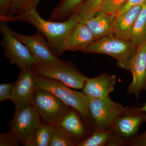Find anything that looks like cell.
Wrapping results in <instances>:
<instances>
[{
  "label": "cell",
  "instance_id": "1",
  "mask_svg": "<svg viewBox=\"0 0 146 146\" xmlns=\"http://www.w3.org/2000/svg\"><path fill=\"white\" fill-rule=\"evenodd\" d=\"M0 20L7 23L19 21L31 24L46 37L53 54L58 58L67 50L69 32L80 22L79 16L76 13L65 21H46L39 16L36 9L13 17L0 18Z\"/></svg>",
  "mask_w": 146,
  "mask_h": 146
},
{
  "label": "cell",
  "instance_id": "2",
  "mask_svg": "<svg viewBox=\"0 0 146 146\" xmlns=\"http://www.w3.org/2000/svg\"><path fill=\"white\" fill-rule=\"evenodd\" d=\"M35 78L36 90H46L55 94L66 104L76 110L81 116L87 129L94 131V122L89 110V100L83 93L73 90L58 80L35 74Z\"/></svg>",
  "mask_w": 146,
  "mask_h": 146
},
{
  "label": "cell",
  "instance_id": "3",
  "mask_svg": "<svg viewBox=\"0 0 146 146\" xmlns=\"http://www.w3.org/2000/svg\"><path fill=\"white\" fill-rule=\"evenodd\" d=\"M137 48L130 40L110 34L96 39L81 51L87 53L108 55L117 60L119 67L130 70L131 62Z\"/></svg>",
  "mask_w": 146,
  "mask_h": 146
},
{
  "label": "cell",
  "instance_id": "4",
  "mask_svg": "<svg viewBox=\"0 0 146 146\" xmlns=\"http://www.w3.org/2000/svg\"><path fill=\"white\" fill-rule=\"evenodd\" d=\"M32 70L35 74L58 80L75 89H83L87 78L71 61L36 64Z\"/></svg>",
  "mask_w": 146,
  "mask_h": 146
},
{
  "label": "cell",
  "instance_id": "5",
  "mask_svg": "<svg viewBox=\"0 0 146 146\" xmlns=\"http://www.w3.org/2000/svg\"><path fill=\"white\" fill-rule=\"evenodd\" d=\"M31 104L45 123L58 124L72 108L50 91L37 89Z\"/></svg>",
  "mask_w": 146,
  "mask_h": 146
},
{
  "label": "cell",
  "instance_id": "6",
  "mask_svg": "<svg viewBox=\"0 0 146 146\" xmlns=\"http://www.w3.org/2000/svg\"><path fill=\"white\" fill-rule=\"evenodd\" d=\"M0 31L3 36L1 45L4 55L11 63L21 70L32 69L37 64L26 46L12 34L7 23L1 21Z\"/></svg>",
  "mask_w": 146,
  "mask_h": 146
},
{
  "label": "cell",
  "instance_id": "7",
  "mask_svg": "<svg viewBox=\"0 0 146 146\" xmlns=\"http://www.w3.org/2000/svg\"><path fill=\"white\" fill-rule=\"evenodd\" d=\"M89 108L94 131H96L108 130L118 118L129 110L113 101L109 97L89 100Z\"/></svg>",
  "mask_w": 146,
  "mask_h": 146
},
{
  "label": "cell",
  "instance_id": "8",
  "mask_svg": "<svg viewBox=\"0 0 146 146\" xmlns=\"http://www.w3.org/2000/svg\"><path fill=\"white\" fill-rule=\"evenodd\" d=\"M40 116L31 104L18 112H15L9 126L20 143L26 146L31 141L40 125Z\"/></svg>",
  "mask_w": 146,
  "mask_h": 146
},
{
  "label": "cell",
  "instance_id": "9",
  "mask_svg": "<svg viewBox=\"0 0 146 146\" xmlns=\"http://www.w3.org/2000/svg\"><path fill=\"white\" fill-rule=\"evenodd\" d=\"M36 91L35 74L31 69L21 70L11 94L10 100L18 112L31 104Z\"/></svg>",
  "mask_w": 146,
  "mask_h": 146
},
{
  "label": "cell",
  "instance_id": "10",
  "mask_svg": "<svg viewBox=\"0 0 146 146\" xmlns=\"http://www.w3.org/2000/svg\"><path fill=\"white\" fill-rule=\"evenodd\" d=\"M11 33L26 46L37 62V64L56 63L61 60L54 56L44 36L38 31L31 36L19 34L11 29Z\"/></svg>",
  "mask_w": 146,
  "mask_h": 146
},
{
  "label": "cell",
  "instance_id": "11",
  "mask_svg": "<svg viewBox=\"0 0 146 146\" xmlns=\"http://www.w3.org/2000/svg\"><path fill=\"white\" fill-rule=\"evenodd\" d=\"M130 71L133 80L129 84L127 93L133 94L138 100L142 91L146 87V42L139 45L131 62Z\"/></svg>",
  "mask_w": 146,
  "mask_h": 146
},
{
  "label": "cell",
  "instance_id": "12",
  "mask_svg": "<svg viewBox=\"0 0 146 146\" xmlns=\"http://www.w3.org/2000/svg\"><path fill=\"white\" fill-rule=\"evenodd\" d=\"M146 122V113L139 108H129L115 121L111 130L125 139L136 136L142 124Z\"/></svg>",
  "mask_w": 146,
  "mask_h": 146
},
{
  "label": "cell",
  "instance_id": "13",
  "mask_svg": "<svg viewBox=\"0 0 146 146\" xmlns=\"http://www.w3.org/2000/svg\"><path fill=\"white\" fill-rule=\"evenodd\" d=\"M116 82L115 75L106 73L94 78H87L82 92L89 100L104 98L109 97Z\"/></svg>",
  "mask_w": 146,
  "mask_h": 146
},
{
  "label": "cell",
  "instance_id": "14",
  "mask_svg": "<svg viewBox=\"0 0 146 146\" xmlns=\"http://www.w3.org/2000/svg\"><path fill=\"white\" fill-rule=\"evenodd\" d=\"M117 16L116 14H109L99 10L91 18L80 22L88 27L96 40L114 34V23Z\"/></svg>",
  "mask_w": 146,
  "mask_h": 146
},
{
  "label": "cell",
  "instance_id": "15",
  "mask_svg": "<svg viewBox=\"0 0 146 146\" xmlns=\"http://www.w3.org/2000/svg\"><path fill=\"white\" fill-rule=\"evenodd\" d=\"M144 4L133 6L117 15L114 26V34L115 36L130 40L135 22Z\"/></svg>",
  "mask_w": 146,
  "mask_h": 146
},
{
  "label": "cell",
  "instance_id": "16",
  "mask_svg": "<svg viewBox=\"0 0 146 146\" xmlns=\"http://www.w3.org/2000/svg\"><path fill=\"white\" fill-rule=\"evenodd\" d=\"M95 40L88 27L80 22L71 29L68 33L67 50L81 51Z\"/></svg>",
  "mask_w": 146,
  "mask_h": 146
},
{
  "label": "cell",
  "instance_id": "17",
  "mask_svg": "<svg viewBox=\"0 0 146 146\" xmlns=\"http://www.w3.org/2000/svg\"><path fill=\"white\" fill-rule=\"evenodd\" d=\"M77 112L76 110L71 109L58 123L75 143L76 141L83 140L87 133L85 125Z\"/></svg>",
  "mask_w": 146,
  "mask_h": 146
},
{
  "label": "cell",
  "instance_id": "18",
  "mask_svg": "<svg viewBox=\"0 0 146 146\" xmlns=\"http://www.w3.org/2000/svg\"><path fill=\"white\" fill-rule=\"evenodd\" d=\"M86 0H61L53 11L49 21L61 22L67 20Z\"/></svg>",
  "mask_w": 146,
  "mask_h": 146
},
{
  "label": "cell",
  "instance_id": "19",
  "mask_svg": "<svg viewBox=\"0 0 146 146\" xmlns=\"http://www.w3.org/2000/svg\"><path fill=\"white\" fill-rule=\"evenodd\" d=\"M130 41L137 47L146 42V3L136 19Z\"/></svg>",
  "mask_w": 146,
  "mask_h": 146
},
{
  "label": "cell",
  "instance_id": "20",
  "mask_svg": "<svg viewBox=\"0 0 146 146\" xmlns=\"http://www.w3.org/2000/svg\"><path fill=\"white\" fill-rule=\"evenodd\" d=\"M52 136V124H40L30 143L26 146H49Z\"/></svg>",
  "mask_w": 146,
  "mask_h": 146
},
{
  "label": "cell",
  "instance_id": "21",
  "mask_svg": "<svg viewBox=\"0 0 146 146\" xmlns=\"http://www.w3.org/2000/svg\"><path fill=\"white\" fill-rule=\"evenodd\" d=\"M75 145L73 138L59 124H52V136L49 146H74Z\"/></svg>",
  "mask_w": 146,
  "mask_h": 146
},
{
  "label": "cell",
  "instance_id": "22",
  "mask_svg": "<svg viewBox=\"0 0 146 146\" xmlns=\"http://www.w3.org/2000/svg\"><path fill=\"white\" fill-rule=\"evenodd\" d=\"M114 133V131L112 130L104 131H94L91 136L80 142L77 144L76 146H107Z\"/></svg>",
  "mask_w": 146,
  "mask_h": 146
},
{
  "label": "cell",
  "instance_id": "23",
  "mask_svg": "<svg viewBox=\"0 0 146 146\" xmlns=\"http://www.w3.org/2000/svg\"><path fill=\"white\" fill-rule=\"evenodd\" d=\"M35 8L33 0H11L10 5L5 17H11L27 13Z\"/></svg>",
  "mask_w": 146,
  "mask_h": 146
},
{
  "label": "cell",
  "instance_id": "24",
  "mask_svg": "<svg viewBox=\"0 0 146 146\" xmlns=\"http://www.w3.org/2000/svg\"><path fill=\"white\" fill-rule=\"evenodd\" d=\"M103 1V0H86L75 12L79 16L80 22L87 20L94 16L99 10L100 5Z\"/></svg>",
  "mask_w": 146,
  "mask_h": 146
},
{
  "label": "cell",
  "instance_id": "25",
  "mask_svg": "<svg viewBox=\"0 0 146 146\" xmlns=\"http://www.w3.org/2000/svg\"><path fill=\"white\" fill-rule=\"evenodd\" d=\"M128 0H103L99 10L117 15L125 6ZM98 10V11H99Z\"/></svg>",
  "mask_w": 146,
  "mask_h": 146
},
{
  "label": "cell",
  "instance_id": "26",
  "mask_svg": "<svg viewBox=\"0 0 146 146\" xmlns=\"http://www.w3.org/2000/svg\"><path fill=\"white\" fill-rule=\"evenodd\" d=\"M19 142L17 136L11 130L7 133L0 134L1 146H19Z\"/></svg>",
  "mask_w": 146,
  "mask_h": 146
},
{
  "label": "cell",
  "instance_id": "27",
  "mask_svg": "<svg viewBox=\"0 0 146 146\" xmlns=\"http://www.w3.org/2000/svg\"><path fill=\"white\" fill-rule=\"evenodd\" d=\"M15 82L0 84V102L10 99L11 91Z\"/></svg>",
  "mask_w": 146,
  "mask_h": 146
},
{
  "label": "cell",
  "instance_id": "28",
  "mask_svg": "<svg viewBox=\"0 0 146 146\" xmlns=\"http://www.w3.org/2000/svg\"><path fill=\"white\" fill-rule=\"evenodd\" d=\"M128 144L132 146H146V130L143 133L136 134L131 138Z\"/></svg>",
  "mask_w": 146,
  "mask_h": 146
},
{
  "label": "cell",
  "instance_id": "29",
  "mask_svg": "<svg viewBox=\"0 0 146 146\" xmlns=\"http://www.w3.org/2000/svg\"><path fill=\"white\" fill-rule=\"evenodd\" d=\"M126 139L114 132L107 146H122L125 145Z\"/></svg>",
  "mask_w": 146,
  "mask_h": 146
},
{
  "label": "cell",
  "instance_id": "30",
  "mask_svg": "<svg viewBox=\"0 0 146 146\" xmlns=\"http://www.w3.org/2000/svg\"><path fill=\"white\" fill-rule=\"evenodd\" d=\"M10 2L11 0H0V18L7 15Z\"/></svg>",
  "mask_w": 146,
  "mask_h": 146
},
{
  "label": "cell",
  "instance_id": "31",
  "mask_svg": "<svg viewBox=\"0 0 146 146\" xmlns=\"http://www.w3.org/2000/svg\"><path fill=\"white\" fill-rule=\"evenodd\" d=\"M146 3V0H128L125 6L118 15L124 12L133 6L144 4Z\"/></svg>",
  "mask_w": 146,
  "mask_h": 146
},
{
  "label": "cell",
  "instance_id": "32",
  "mask_svg": "<svg viewBox=\"0 0 146 146\" xmlns=\"http://www.w3.org/2000/svg\"><path fill=\"white\" fill-rule=\"evenodd\" d=\"M41 0H33V6L36 9V6Z\"/></svg>",
  "mask_w": 146,
  "mask_h": 146
},
{
  "label": "cell",
  "instance_id": "33",
  "mask_svg": "<svg viewBox=\"0 0 146 146\" xmlns=\"http://www.w3.org/2000/svg\"><path fill=\"white\" fill-rule=\"evenodd\" d=\"M141 110H142V111H144L146 113V103L145 104H144L143 106L141 108H139Z\"/></svg>",
  "mask_w": 146,
  "mask_h": 146
},
{
  "label": "cell",
  "instance_id": "34",
  "mask_svg": "<svg viewBox=\"0 0 146 146\" xmlns=\"http://www.w3.org/2000/svg\"><path fill=\"white\" fill-rule=\"evenodd\" d=\"M145 91H146V87Z\"/></svg>",
  "mask_w": 146,
  "mask_h": 146
},
{
  "label": "cell",
  "instance_id": "35",
  "mask_svg": "<svg viewBox=\"0 0 146 146\" xmlns=\"http://www.w3.org/2000/svg\"></svg>",
  "mask_w": 146,
  "mask_h": 146
}]
</instances>
